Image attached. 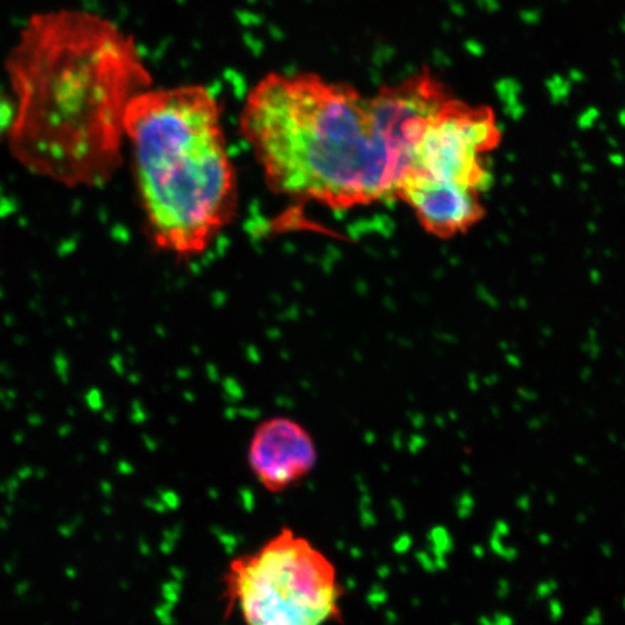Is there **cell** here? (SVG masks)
I'll list each match as a JSON object with an SVG mask.
<instances>
[{"label": "cell", "instance_id": "6da1fadb", "mask_svg": "<svg viewBox=\"0 0 625 625\" xmlns=\"http://www.w3.org/2000/svg\"><path fill=\"white\" fill-rule=\"evenodd\" d=\"M427 71L371 96L311 72H271L245 99L241 131L277 192L332 209L398 195L413 151L449 99Z\"/></svg>", "mask_w": 625, "mask_h": 625}, {"label": "cell", "instance_id": "7a4b0ae2", "mask_svg": "<svg viewBox=\"0 0 625 625\" xmlns=\"http://www.w3.org/2000/svg\"><path fill=\"white\" fill-rule=\"evenodd\" d=\"M5 68L13 102L8 142L22 164L72 184L112 174L128 104L151 85L126 32L82 9L36 12Z\"/></svg>", "mask_w": 625, "mask_h": 625}, {"label": "cell", "instance_id": "3957f363", "mask_svg": "<svg viewBox=\"0 0 625 625\" xmlns=\"http://www.w3.org/2000/svg\"><path fill=\"white\" fill-rule=\"evenodd\" d=\"M125 138L155 244L181 256L203 252L237 206L216 97L194 85L148 87L128 104Z\"/></svg>", "mask_w": 625, "mask_h": 625}, {"label": "cell", "instance_id": "277c9868", "mask_svg": "<svg viewBox=\"0 0 625 625\" xmlns=\"http://www.w3.org/2000/svg\"><path fill=\"white\" fill-rule=\"evenodd\" d=\"M222 582L226 612L245 625H327L342 618L336 566L291 527L232 559Z\"/></svg>", "mask_w": 625, "mask_h": 625}, {"label": "cell", "instance_id": "5b68a950", "mask_svg": "<svg viewBox=\"0 0 625 625\" xmlns=\"http://www.w3.org/2000/svg\"><path fill=\"white\" fill-rule=\"evenodd\" d=\"M499 139L491 107L467 104L450 96L425 125L404 181H423L481 195L489 180L485 155L498 146Z\"/></svg>", "mask_w": 625, "mask_h": 625}, {"label": "cell", "instance_id": "8992f818", "mask_svg": "<svg viewBox=\"0 0 625 625\" xmlns=\"http://www.w3.org/2000/svg\"><path fill=\"white\" fill-rule=\"evenodd\" d=\"M316 462V445L307 430L286 417H273L258 425L248 449L254 477L271 494H283L298 485Z\"/></svg>", "mask_w": 625, "mask_h": 625}, {"label": "cell", "instance_id": "52a82bcc", "mask_svg": "<svg viewBox=\"0 0 625 625\" xmlns=\"http://www.w3.org/2000/svg\"><path fill=\"white\" fill-rule=\"evenodd\" d=\"M398 197H403L421 224L438 237L464 232L482 216L481 195L453 187L404 181Z\"/></svg>", "mask_w": 625, "mask_h": 625}, {"label": "cell", "instance_id": "ba28073f", "mask_svg": "<svg viewBox=\"0 0 625 625\" xmlns=\"http://www.w3.org/2000/svg\"><path fill=\"white\" fill-rule=\"evenodd\" d=\"M13 122V102L6 92L0 87V143L8 141L9 131Z\"/></svg>", "mask_w": 625, "mask_h": 625}]
</instances>
